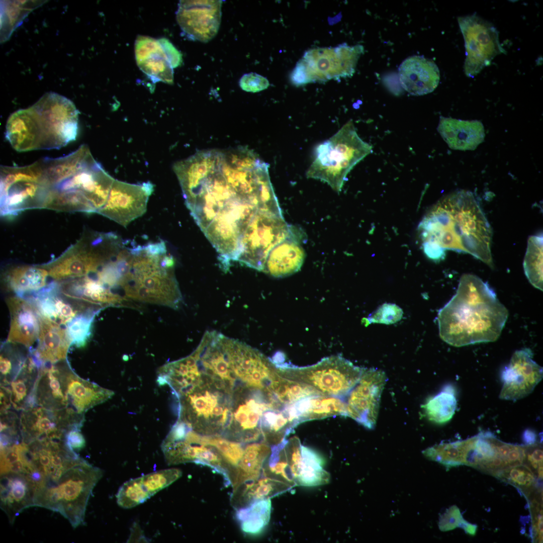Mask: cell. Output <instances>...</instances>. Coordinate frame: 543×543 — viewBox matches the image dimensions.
I'll return each mask as SVG.
<instances>
[{"label": "cell", "instance_id": "cell-12", "mask_svg": "<svg viewBox=\"0 0 543 543\" xmlns=\"http://www.w3.org/2000/svg\"><path fill=\"white\" fill-rule=\"evenodd\" d=\"M55 406L58 410L84 419L89 409L111 398L114 392L84 380L71 369L67 360L57 364Z\"/></svg>", "mask_w": 543, "mask_h": 543}, {"label": "cell", "instance_id": "cell-49", "mask_svg": "<svg viewBox=\"0 0 543 543\" xmlns=\"http://www.w3.org/2000/svg\"><path fill=\"white\" fill-rule=\"evenodd\" d=\"M463 519L459 508L455 505L452 506L441 516L439 522V528L442 531L453 529L459 527Z\"/></svg>", "mask_w": 543, "mask_h": 543}, {"label": "cell", "instance_id": "cell-53", "mask_svg": "<svg viewBox=\"0 0 543 543\" xmlns=\"http://www.w3.org/2000/svg\"><path fill=\"white\" fill-rule=\"evenodd\" d=\"M459 527L463 528L466 533L470 535H475L476 533L477 526L468 522L465 519L461 522Z\"/></svg>", "mask_w": 543, "mask_h": 543}, {"label": "cell", "instance_id": "cell-15", "mask_svg": "<svg viewBox=\"0 0 543 543\" xmlns=\"http://www.w3.org/2000/svg\"><path fill=\"white\" fill-rule=\"evenodd\" d=\"M20 428L22 441L27 444L34 441L65 440L66 433L79 428L83 420L66 412L34 406L22 411Z\"/></svg>", "mask_w": 543, "mask_h": 543}, {"label": "cell", "instance_id": "cell-7", "mask_svg": "<svg viewBox=\"0 0 543 543\" xmlns=\"http://www.w3.org/2000/svg\"><path fill=\"white\" fill-rule=\"evenodd\" d=\"M29 108L40 149H59L75 140L79 112L71 100L50 92Z\"/></svg>", "mask_w": 543, "mask_h": 543}, {"label": "cell", "instance_id": "cell-3", "mask_svg": "<svg viewBox=\"0 0 543 543\" xmlns=\"http://www.w3.org/2000/svg\"><path fill=\"white\" fill-rule=\"evenodd\" d=\"M174 261L160 240L136 244L130 260L127 298L175 308L182 296L174 274Z\"/></svg>", "mask_w": 543, "mask_h": 543}, {"label": "cell", "instance_id": "cell-5", "mask_svg": "<svg viewBox=\"0 0 543 543\" xmlns=\"http://www.w3.org/2000/svg\"><path fill=\"white\" fill-rule=\"evenodd\" d=\"M372 149V145L360 138L350 120L316 146L306 176L326 183L339 193L348 173Z\"/></svg>", "mask_w": 543, "mask_h": 543}, {"label": "cell", "instance_id": "cell-28", "mask_svg": "<svg viewBox=\"0 0 543 543\" xmlns=\"http://www.w3.org/2000/svg\"><path fill=\"white\" fill-rule=\"evenodd\" d=\"M402 87L410 94L422 96L432 92L438 85L440 73L434 62L422 56L406 59L399 67Z\"/></svg>", "mask_w": 543, "mask_h": 543}, {"label": "cell", "instance_id": "cell-43", "mask_svg": "<svg viewBox=\"0 0 543 543\" xmlns=\"http://www.w3.org/2000/svg\"><path fill=\"white\" fill-rule=\"evenodd\" d=\"M99 310H92L80 314L71 320L65 327L72 345L84 346L90 337L93 322Z\"/></svg>", "mask_w": 543, "mask_h": 543}, {"label": "cell", "instance_id": "cell-48", "mask_svg": "<svg viewBox=\"0 0 543 543\" xmlns=\"http://www.w3.org/2000/svg\"><path fill=\"white\" fill-rule=\"evenodd\" d=\"M542 447L541 444L535 443L528 445L525 464L529 465L528 467L534 470L540 478H542Z\"/></svg>", "mask_w": 543, "mask_h": 543}, {"label": "cell", "instance_id": "cell-50", "mask_svg": "<svg viewBox=\"0 0 543 543\" xmlns=\"http://www.w3.org/2000/svg\"><path fill=\"white\" fill-rule=\"evenodd\" d=\"M79 428H73L68 431L65 436V442L68 447L75 451L84 447L85 439L79 431Z\"/></svg>", "mask_w": 543, "mask_h": 543}, {"label": "cell", "instance_id": "cell-2", "mask_svg": "<svg viewBox=\"0 0 543 543\" xmlns=\"http://www.w3.org/2000/svg\"><path fill=\"white\" fill-rule=\"evenodd\" d=\"M508 316L487 283L464 274L456 294L438 313L439 336L457 347L493 342L500 335Z\"/></svg>", "mask_w": 543, "mask_h": 543}, {"label": "cell", "instance_id": "cell-4", "mask_svg": "<svg viewBox=\"0 0 543 543\" xmlns=\"http://www.w3.org/2000/svg\"><path fill=\"white\" fill-rule=\"evenodd\" d=\"M103 470L78 457L55 479L36 485L34 506L60 513L73 528L82 524L86 506Z\"/></svg>", "mask_w": 543, "mask_h": 543}, {"label": "cell", "instance_id": "cell-32", "mask_svg": "<svg viewBox=\"0 0 543 543\" xmlns=\"http://www.w3.org/2000/svg\"><path fill=\"white\" fill-rule=\"evenodd\" d=\"M92 157L89 148L83 144L66 156L43 158L39 160L43 183L52 188L76 174Z\"/></svg>", "mask_w": 543, "mask_h": 543}, {"label": "cell", "instance_id": "cell-40", "mask_svg": "<svg viewBox=\"0 0 543 543\" xmlns=\"http://www.w3.org/2000/svg\"><path fill=\"white\" fill-rule=\"evenodd\" d=\"M41 1H1V38L6 40L13 31L33 9L43 4Z\"/></svg>", "mask_w": 543, "mask_h": 543}, {"label": "cell", "instance_id": "cell-33", "mask_svg": "<svg viewBox=\"0 0 543 543\" xmlns=\"http://www.w3.org/2000/svg\"><path fill=\"white\" fill-rule=\"evenodd\" d=\"M42 365L30 350L21 370L7 387L11 404L17 410H24L34 406L33 395L40 367Z\"/></svg>", "mask_w": 543, "mask_h": 543}, {"label": "cell", "instance_id": "cell-10", "mask_svg": "<svg viewBox=\"0 0 543 543\" xmlns=\"http://www.w3.org/2000/svg\"><path fill=\"white\" fill-rule=\"evenodd\" d=\"M282 214L258 210L241 235L237 261L262 271L270 251L290 234Z\"/></svg>", "mask_w": 543, "mask_h": 543}, {"label": "cell", "instance_id": "cell-38", "mask_svg": "<svg viewBox=\"0 0 543 543\" xmlns=\"http://www.w3.org/2000/svg\"><path fill=\"white\" fill-rule=\"evenodd\" d=\"M271 508L270 498H264L237 509L236 518L241 530L251 535L261 533L269 522Z\"/></svg>", "mask_w": 543, "mask_h": 543}, {"label": "cell", "instance_id": "cell-52", "mask_svg": "<svg viewBox=\"0 0 543 543\" xmlns=\"http://www.w3.org/2000/svg\"><path fill=\"white\" fill-rule=\"evenodd\" d=\"M522 440L525 445H532L537 441V435L532 430L526 429L522 434Z\"/></svg>", "mask_w": 543, "mask_h": 543}, {"label": "cell", "instance_id": "cell-31", "mask_svg": "<svg viewBox=\"0 0 543 543\" xmlns=\"http://www.w3.org/2000/svg\"><path fill=\"white\" fill-rule=\"evenodd\" d=\"M344 398L319 395L303 398L286 405L292 418L298 423L334 416H347Z\"/></svg>", "mask_w": 543, "mask_h": 543}, {"label": "cell", "instance_id": "cell-20", "mask_svg": "<svg viewBox=\"0 0 543 543\" xmlns=\"http://www.w3.org/2000/svg\"><path fill=\"white\" fill-rule=\"evenodd\" d=\"M115 179L92 157L72 176L52 188L58 191L77 190L85 198L95 213L104 206Z\"/></svg>", "mask_w": 543, "mask_h": 543}, {"label": "cell", "instance_id": "cell-23", "mask_svg": "<svg viewBox=\"0 0 543 543\" xmlns=\"http://www.w3.org/2000/svg\"><path fill=\"white\" fill-rule=\"evenodd\" d=\"M182 475L176 468L162 469L125 482L116 495L117 504L129 509L140 504L171 485Z\"/></svg>", "mask_w": 543, "mask_h": 543}, {"label": "cell", "instance_id": "cell-11", "mask_svg": "<svg viewBox=\"0 0 543 543\" xmlns=\"http://www.w3.org/2000/svg\"><path fill=\"white\" fill-rule=\"evenodd\" d=\"M258 210L253 205L240 199L229 202L203 232L219 253L223 269L236 261L242 234Z\"/></svg>", "mask_w": 543, "mask_h": 543}, {"label": "cell", "instance_id": "cell-17", "mask_svg": "<svg viewBox=\"0 0 543 543\" xmlns=\"http://www.w3.org/2000/svg\"><path fill=\"white\" fill-rule=\"evenodd\" d=\"M154 185L149 181L130 184L115 179L107 201L98 213L126 227L146 211Z\"/></svg>", "mask_w": 543, "mask_h": 543}, {"label": "cell", "instance_id": "cell-45", "mask_svg": "<svg viewBox=\"0 0 543 543\" xmlns=\"http://www.w3.org/2000/svg\"><path fill=\"white\" fill-rule=\"evenodd\" d=\"M533 473L528 467L521 465L501 470L496 477L508 482L522 492L529 491L535 482Z\"/></svg>", "mask_w": 543, "mask_h": 543}, {"label": "cell", "instance_id": "cell-16", "mask_svg": "<svg viewBox=\"0 0 543 543\" xmlns=\"http://www.w3.org/2000/svg\"><path fill=\"white\" fill-rule=\"evenodd\" d=\"M386 381L387 377L383 371L365 369L357 383L345 397L347 416L368 429L374 428Z\"/></svg>", "mask_w": 543, "mask_h": 543}, {"label": "cell", "instance_id": "cell-34", "mask_svg": "<svg viewBox=\"0 0 543 543\" xmlns=\"http://www.w3.org/2000/svg\"><path fill=\"white\" fill-rule=\"evenodd\" d=\"M290 485L281 480L266 477L242 483L233 488L231 504L235 509L246 507L261 499L270 498L287 491Z\"/></svg>", "mask_w": 543, "mask_h": 543}, {"label": "cell", "instance_id": "cell-47", "mask_svg": "<svg viewBox=\"0 0 543 543\" xmlns=\"http://www.w3.org/2000/svg\"><path fill=\"white\" fill-rule=\"evenodd\" d=\"M239 84L243 90L252 93L263 90L269 85L266 77L254 72L244 74L240 79Z\"/></svg>", "mask_w": 543, "mask_h": 543}, {"label": "cell", "instance_id": "cell-37", "mask_svg": "<svg viewBox=\"0 0 543 543\" xmlns=\"http://www.w3.org/2000/svg\"><path fill=\"white\" fill-rule=\"evenodd\" d=\"M457 406L455 387L451 384H447L438 394L429 397L423 405L422 408L429 420L437 424H443L452 418Z\"/></svg>", "mask_w": 543, "mask_h": 543}, {"label": "cell", "instance_id": "cell-30", "mask_svg": "<svg viewBox=\"0 0 543 543\" xmlns=\"http://www.w3.org/2000/svg\"><path fill=\"white\" fill-rule=\"evenodd\" d=\"M437 131L454 150H473L484 141L485 133L482 123L478 120H462L441 116Z\"/></svg>", "mask_w": 543, "mask_h": 543}, {"label": "cell", "instance_id": "cell-22", "mask_svg": "<svg viewBox=\"0 0 543 543\" xmlns=\"http://www.w3.org/2000/svg\"><path fill=\"white\" fill-rule=\"evenodd\" d=\"M286 459L295 484L312 487L329 482L330 475L323 468L322 458L313 449L301 444L297 437L287 440Z\"/></svg>", "mask_w": 543, "mask_h": 543}, {"label": "cell", "instance_id": "cell-54", "mask_svg": "<svg viewBox=\"0 0 543 543\" xmlns=\"http://www.w3.org/2000/svg\"><path fill=\"white\" fill-rule=\"evenodd\" d=\"M223 408L221 406H216L214 407L212 412V416H219L223 413Z\"/></svg>", "mask_w": 543, "mask_h": 543}, {"label": "cell", "instance_id": "cell-39", "mask_svg": "<svg viewBox=\"0 0 543 543\" xmlns=\"http://www.w3.org/2000/svg\"><path fill=\"white\" fill-rule=\"evenodd\" d=\"M271 398L278 403L288 405L303 398L323 395L309 385L279 376L268 391Z\"/></svg>", "mask_w": 543, "mask_h": 543}, {"label": "cell", "instance_id": "cell-8", "mask_svg": "<svg viewBox=\"0 0 543 543\" xmlns=\"http://www.w3.org/2000/svg\"><path fill=\"white\" fill-rule=\"evenodd\" d=\"M276 366L283 377L309 385L323 395L344 398L365 369L339 355L323 358L316 364L305 367L281 363L276 364Z\"/></svg>", "mask_w": 543, "mask_h": 543}, {"label": "cell", "instance_id": "cell-36", "mask_svg": "<svg viewBox=\"0 0 543 543\" xmlns=\"http://www.w3.org/2000/svg\"><path fill=\"white\" fill-rule=\"evenodd\" d=\"M270 452L271 448L265 443H253L246 446L230 480L233 488L259 478Z\"/></svg>", "mask_w": 543, "mask_h": 543}, {"label": "cell", "instance_id": "cell-13", "mask_svg": "<svg viewBox=\"0 0 543 543\" xmlns=\"http://www.w3.org/2000/svg\"><path fill=\"white\" fill-rule=\"evenodd\" d=\"M458 21L465 42V73L473 78L505 50L501 45L496 28L476 13L459 17Z\"/></svg>", "mask_w": 543, "mask_h": 543}, {"label": "cell", "instance_id": "cell-6", "mask_svg": "<svg viewBox=\"0 0 543 543\" xmlns=\"http://www.w3.org/2000/svg\"><path fill=\"white\" fill-rule=\"evenodd\" d=\"M123 246V239L114 233H92L58 258L42 266L56 282L93 275Z\"/></svg>", "mask_w": 543, "mask_h": 543}, {"label": "cell", "instance_id": "cell-29", "mask_svg": "<svg viewBox=\"0 0 543 543\" xmlns=\"http://www.w3.org/2000/svg\"><path fill=\"white\" fill-rule=\"evenodd\" d=\"M40 317L37 344L30 351L42 365L66 360L72 343L65 327Z\"/></svg>", "mask_w": 543, "mask_h": 543}, {"label": "cell", "instance_id": "cell-24", "mask_svg": "<svg viewBox=\"0 0 543 543\" xmlns=\"http://www.w3.org/2000/svg\"><path fill=\"white\" fill-rule=\"evenodd\" d=\"M10 328L6 342L21 345L30 350L37 342L40 330V315L31 302L14 295L6 299Z\"/></svg>", "mask_w": 543, "mask_h": 543}, {"label": "cell", "instance_id": "cell-21", "mask_svg": "<svg viewBox=\"0 0 543 543\" xmlns=\"http://www.w3.org/2000/svg\"><path fill=\"white\" fill-rule=\"evenodd\" d=\"M26 298L34 305L41 317L63 326L80 314L102 309L65 296L54 281Z\"/></svg>", "mask_w": 543, "mask_h": 543}, {"label": "cell", "instance_id": "cell-42", "mask_svg": "<svg viewBox=\"0 0 543 543\" xmlns=\"http://www.w3.org/2000/svg\"><path fill=\"white\" fill-rule=\"evenodd\" d=\"M19 346V344L6 342L1 347V386L10 385L21 370L29 354V351L26 352Z\"/></svg>", "mask_w": 543, "mask_h": 543}, {"label": "cell", "instance_id": "cell-44", "mask_svg": "<svg viewBox=\"0 0 543 543\" xmlns=\"http://www.w3.org/2000/svg\"><path fill=\"white\" fill-rule=\"evenodd\" d=\"M202 443L214 447L220 454L231 470L229 480L234 470L242 458L244 449L240 443L232 441L218 436H203ZM229 482L230 481H229Z\"/></svg>", "mask_w": 543, "mask_h": 543}, {"label": "cell", "instance_id": "cell-26", "mask_svg": "<svg viewBox=\"0 0 543 543\" xmlns=\"http://www.w3.org/2000/svg\"><path fill=\"white\" fill-rule=\"evenodd\" d=\"M35 492V484L28 474H1V508L10 523L24 509L34 506Z\"/></svg>", "mask_w": 543, "mask_h": 543}, {"label": "cell", "instance_id": "cell-46", "mask_svg": "<svg viewBox=\"0 0 543 543\" xmlns=\"http://www.w3.org/2000/svg\"><path fill=\"white\" fill-rule=\"evenodd\" d=\"M403 313L402 310L396 304L384 303L366 319V325L372 323L393 324L402 318Z\"/></svg>", "mask_w": 543, "mask_h": 543}, {"label": "cell", "instance_id": "cell-51", "mask_svg": "<svg viewBox=\"0 0 543 543\" xmlns=\"http://www.w3.org/2000/svg\"><path fill=\"white\" fill-rule=\"evenodd\" d=\"M250 411V408L246 404L241 405L239 407L236 412L234 413V417L235 420L237 423H239L240 424L241 426V429L238 435L236 441H239L240 440V437L242 432V428L247 421L248 415Z\"/></svg>", "mask_w": 543, "mask_h": 543}, {"label": "cell", "instance_id": "cell-27", "mask_svg": "<svg viewBox=\"0 0 543 543\" xmlns=\"http://www.w3.org/2000/svg\"><path fill=\"white\" fill-rule=\"evenodd\" d=\"M57 283L59 290L65 296L102 309L119 306L128 301L106 287L95 276H86Z\"/></svg>", "mask_w": 543, "mask_h": 543}, {"label": "cell", "instance_id": "cell-9", "mask_svg": "<svg viewBox=\"0 0 543 543\" xmlns=\"http://www.w3.org/2000/svg\"><path fill=\"white\" fill-rule=\"evenodd\" d=\"M363 51L361 45H340L335 48H318L307 51L291 74V80L299 86L332 78L350 77Z\"/></svg>", "mask_w": 543, "mask_h": 543}, {"label": "cell", "instance_id": "cell-35", "mask_svg": "<svg viewBox=\"0 0 543 543\" xmlns=\"http://www.w3.org/2000/svg\"><path fill=\"white\" fill-rule=\"evenodd\" d=\"M48 271L42 265H20L10 268L5 275L8 288L16 295L24 297L47 287Z\"/></svg>", "mask_w": 543, "mask_h": 543}, {"label": "cell", "instance_id": "cell-19", "mask_svg": "<svg viewBox=\"0 0 543 543\" xmlns=\"http://www.w3.org/2000/svg\"><path fill=\"white\" fill-rule=\"evenodd\" d=\"M543 377L542 368L533 359L529 348L515 351L501 372L503 382L499 398L516 401L530 394Z\"/></svg>", "mask_w": 543, "mask_h": 543}, {"label": "cell", "instance_id": "cell-1", "mask_svg": "<svg viewBox=\"0 0 543 543\" xmlns=\"http://www.w3.org/2000/svg\"><path fill=\"white\" fill-rule=\"evenodd\" d=\"M418 229L423 251L439 261L446 250L471 254L491 267L492 232L480 205L470 191L442 198L426 213Z\"/></svg>", "mask_w": 543, "mask_h": 543}, {"label": "cell", "instance_id": "cell-18", "mask_svg": "<svg viewBox=\"0 0 543 543\" xmlns=\"http://www.w3.org/2000/svg\"><path fill=\"white\" fill-rule=\"evenodd\" d=\"M221 5L218 0L179 1L176 18L184 34L193 41L211 40L220 27Z\"/></svg>", "mask_w": 543, "mask_h": 543}, {"label": "cell", "instance_id": "cell-14", "mask_svg": "<svg viewBox=\"0 0 543 543\" xmlns=\"http://www.w3.org/2000/svg\"><path fill=\"white\" fill-rule=\"evenodd\" d=\"M137 64L153 82H173V68L183 62L180 52L165 38L139 35L135 41Z\"/></svg>", "mask_w": 543, "mask_h": 543}, {"label": "cell", "instance_id": "cell-25", "mask_svg": "<svg viewBox=\"0 0 543 543\" xmlns=\"http://www.w3.org/2000/svg\"><path fill=\"white\" fill-rule=\"evenodd\" d=\"M306 236L302 230L292 226L289 235L269 252L262 272L275 278H283L298 272L305 258L302 246Z\"/></svg>", "mask_w": 543, "mask_h": 543}, {"label": "cell", "instance_id": "cell-41", "mask_svg": "<svg viewBox=\"0 0 543 543\" xmlns=\"http://www.w3.org/2000/svg\"><path fill=\"white\" fill-rule=\"evenodd\" d=\"M523 267L531 284L542 290V235L530 236L528 240Z\"/></svg>", "mask_w": 543, "mask_h": 543}]
</instances>
